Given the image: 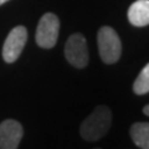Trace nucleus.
<instances>
[{
    "label": "nucleus",
    "mask_w": 149,
    "mask_h": 149,
    "mask_svg": "<svg viewBox=\"0 0 149 149\" xmlns=\"http://www.w3.org/2000/svg\"><path fill=\"white\" fill-rule=\"evenodd\" d=\"M97 44L101 60L107 65L116 63L122 55V42L118 34L111 26H102L97 34Z\"/></svg>",
    "instance_id": "2"
},
{
    "label": "nucleus",
    "mask_w": 149,
    "mask_h": 149,
    "mask_svg": "<svg viewBox=\"0 0 149 149\" xmlns=\"http://www.w3.org/2000/svg\"><path fill=\"white\" fill-rule=\"evenodd\" d=\"M65 57L70 65L76 68H85L88 65L90 55H88L87 41L82 34L76 32L67 39L65 45Z\"/></svg>",
    "instance_id": "4"
},
{
    "label": "nucleus",
    "mask_w": 149,
    "mask_h": 149,
    "mask_svg": "<svg viewBox=\"0 0 149 149\" xmlns=\"http://www.w3.org/2000/svg\"><path fill=\"white\" fill-rule=\"evenodd\" d=\"M133 91L136 95H146L149 92V63L138 74L133 83Z\"/></svg>",
    "instance_id": "9"
},
{
    "label": "nucleus",
    "mask_w": 149,
    "mask_h": 149,
    "mask_svg": "<svg viewBox=\"0 0 149 149\" xmlns=\"http://www.w3.org/2000/svg\"><path fill=\"white\" fill-rule=\"evenodd\" d=\"M128 20L133 26L149 25V0H137L128 9Z\"/></svg>",
    "instance_id": "7"
},
{
    "label": "nucleus",
    "mask_w": 149,
    "mask_h": 149,
    "mask_svg": "<svg viewBox=\"0 0 149 149\" xmlns=\"http://www.w3.org/2000/svg\"><path fill=\"white\" fill-rule=\"evenodd\" d=\"M143 113L149 117V104H148V106H146V107H144V108H143Z\"/></svg>",
    "instance_id": "10"
},
{
    "label": "nucleus",
    "mask_w": 149,
    "mask_h": 149,
    "mask_svg": "<svg viewBox=\"0 0 149 149\" xmlns=\"http://www.w3.org/2000/svg\"><path fill=\"white\" fill-rule=\"evenodd\" d=\"M8 1H10V0H0V6H3L4 4H6Z\"/></svg>",
    "instance_id": "11"
},
{
    "label": "nucleus",
    "mask_w": 149,
    "mask_h": 149,
    "mask_svg": "<svg viewBox=\"0 0 149 149\" xmlns=\"http://www.w3.org/2000/svg\"><path fill=\"white\" fill-rule=\"evenodd\" d=\"M60 32V19L54 13L44 14L36 27L35 41L42 49H52L57 42Z\"/></svg>",
    "instance_id": "3"
},
{
    "label": "nucleus",
    "mask_w": 149,
    "mask_h": 149,
    "mask_svg": "<svg viewBox=\"0 0 149 149\" xmlns=\"http://www.w3.org/2000/svg\"><path fill=\"white\" fill-rule=\"evenodd\" d=\"M24 128L15 119H5L0 123V149H17Z\"/></svg>",
    "instance_id": "6"
},
{
    "label": "nucleus",
    "mask_w": 149,
    "mask_h": 149,
    "mask_svg": "<svg viewBox=\"0 0 149 149\" xmlns=\"http://www.w3.org/2000/svg\"><path fill=\"white\" fill-rule=\"evenodd\" d=\"M112 124V112L108 107L98 106L83 120L80 128L81 137L88 142L98 141L104 137Z\"/></svg>",
    "instance_id": "1"
},
{
    "label": "nucleus",
    "mask_w": 149,
    "mask_h": 149,
    "mask_svg": "<svg viewBox=\"0 0 149 149\" xmlns=\"http://www.w3.org/2000/svg\"><path fill=\"white\" fill-rule=\"evenodd\" d=\"M27 41V29L22 25L13 27L3 44L1 56L6 63H14L20 57Z\"/></svg>",
    "instance_id": "5"
},
{
    "label": "nucleus",
    "mask_w": 149,
    "mask_h": 149,
    "mask_svg": "<svg viewBox=\"0 0 149 149\" xmlns=\"http://www.w3.org/2000/svg\"><path fill=\"white\" fill-rule=\"evenodd\" d=\"M95 149H101V148H95Z\"/></svg>",
    "instance_id": "12"
},
{
    "label": "nucleus",
    "mask_w": 149,
    "mask_h": 149,
    "mask_svg": "<svg viewBox=\"0 0 149 149\" xmlns=\"http://www.w3.org/2000/svg\"><path fill=\"white\" fill-rule=\"evenodd\" d=\"M130 138L137 147L142 149H149V123H134L130 128Z\"/></svg>",
    "instance_id": "8"
}]
</instances>
